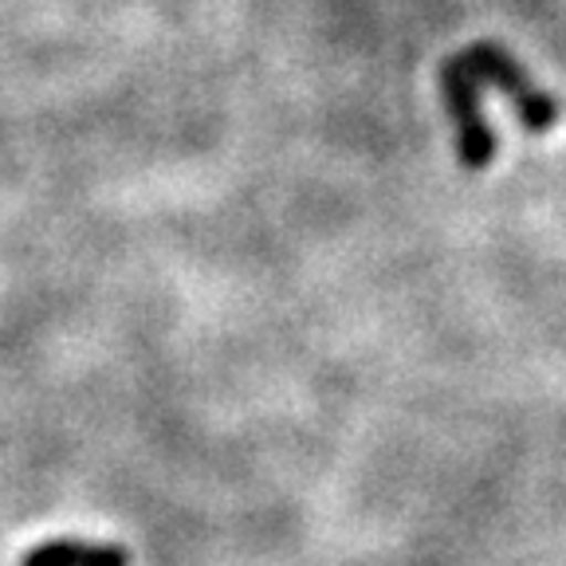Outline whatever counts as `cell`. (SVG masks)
<instances>
[{
    "label": "cell",
    "instance_id": "1",
    "mask_svg": "<svg viewBox=\"0 0 566 566\" xmlns=\"http://www.w3.org/2000/svg\"><path fill=\"white\" fill-rule=\"evenodd\" d=\"M464 63L472 67L480 83H492L495 91H504V98L515 106V115H520L523 130L527 134H547L555 130L558 123V103L547 95L543 87L527 80V71L515 63L512 52L495 44H476L464 52Z\"/></svg>",
    "mask_w": 566,
    "mask_h": 566
},
{
    "label": "cell",
    "instance_id": "2",
    "mask_svg": "<svg viewBox=\"0 0 566 566\" xmlns=\"http://www.w3.org/2000/svg\"><path fill=\"white\" fill-rule=\"evenodd\" d=\"M441 95L457 126V150L464 169H488L495 158V134L488 130L484 106H480V80L464 63V55H452L441 71Z\"/></svg>",
    "mask_w": 566,
    "mask_h": 566
},
{
    "label": "cell",
    "instance_id": "3",
    "mask_svg": "<svg viewBox=\"0 0 566 566\" xmlns=\"http://www.w3.org/2000/svg\"><path fill=\"white\" fill-rule=\"evenodd\" d=\"M20 566H130V555L111 543H80V539H52L32 547Z\"/></svg>",
    "mask_w": 566,
    "mask_h": 566
}]
</instances>
